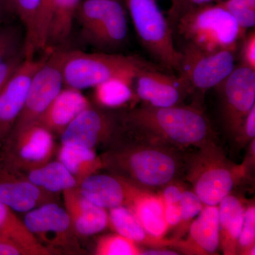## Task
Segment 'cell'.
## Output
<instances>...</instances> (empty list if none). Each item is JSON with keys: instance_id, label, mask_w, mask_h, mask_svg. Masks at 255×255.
Masks as SVG:
<instances>
[{"instance_id": "obj_1", "label": "cell", "mask_w": 255, "mask_h": 255, "mask_svg": "<svg viewBox=\"0 0 255 255\" xmlns=\"http://www.w3.org/2000/svg\"><path fill=\"white\" fill-rule=\"evenodd\" d=\"M124 129L135 137L174 148H199L215 142L209 119L196 106L155 107L142 105L121 115Z\"/></svg>"}, {"instance_id": "obj_2", "label": "cell", "mask_w": 255, "mask_h": 255, "mask_svg": "<svg viewBox=\"0 0 255 255\" xmlns=\"http://www.w3.org/2000/svg\"><path fill=\"white\" fill-rule=\"evenodd\" d=\"M137 137L135 142L102 156L105 168L113 169L141 189H157L173 182L184 170L178 149Z\"/></svg>"}, {"instance_id": "obj_3", "label": "cell", "mask_w": 255, "mask_h": 255, "mask_svg": "<svg viewBox=\"0 0 255 255\" xmlns=\"http://www.w3.org/2000/svg\"><path fill=\"white\" fill-rule=\"evenodd\" d=\"M255 162L248 157L243 163L231 162L216 142L197 148L186 163V179L204 206H218L246 177Z\"/></svg>"}, {"instance_id": "obj_4", "label": "cell", "mask_w": 255, "mask_h": 255, "mask_svg": "<svg viewBox=\"0 0 255 255\" xmlns=\"http://www.w3.org/2000/svg\"><path fill=\"white\" fill-rule=\"evenodd\" d=\"M183 46L206 52L237 51L246 31L219 3L204 5L188 11L172 26Z\"/></svg>"}, {"instance_id": "obj_5", "label": "cell", "mask_w": 255, "mask_h": 255, "mask_svg": "<svg viewBox=\"0 0 255 255\" xmlns=\"http://www.w3.org/2000/svg\"><path fill=\"white\" fill-rule=\"evenodd\" d=\"M64 85L76 90L95 88L116 77L134 78L142 68L154 67L141 58L114 53L59 51Z\"/></svg>"}, {"instance_id": "obj_6", "label": "cell", "mask_w": 255, "mask_h": 255, "mask_svg": "<svg viewBox=\"0 0 255 255\" xmlns=\"http://www.w3.org/2000/svg\"><path fill=\"white\" fill-rule=\"evenodd\" d=\"M140 43L164 68L178 73L182 53L174 43L173 31L156 0H124Z\"/></svg>"}, {"instance_id": "obj_7", "label": "cell", "mask_w": 255, "mask_h": 255, "mask_svg": "<svg viewBox=\"0 0 255 255\" xmlns=\"http://www.w3.org/2000/svg\"><path fill=\"white\" fill-rule=\"evenodd\" d=\"M76 17L84 39L98 49L116 50L127 41V12L120 0H82Z\"/></svg>"}, {"instance_id": "obj_8", "label": "cell", "mask_w": 255, "mask_h": 255, "mask_svg": "<svg viewBox=\"0 0 255 255\" xmlns=\"http://www.w3.org/2000/svg\"><path fill=\"white\" fill-rule=\"evenodd\" d=\"M55 147L53 134L35 122L11 130L0 147V163L25 172L50 162Z\"/></svg>"}, {"instance_id": "obj_9", "label": "cell", "mask_w": 255, "mask_h": 255, "mask_svg": "<svg viewBox=\"0 0 255 255\" xmlns=\"http://www.w3.org/2000/svg\"><path fill=\"white\" fill-rule=\"evenodd\" d=\"M179 76L187 83L189 94L203 95L219 86L236 68V51L206 52L182 47Z\"/></svg>"}, {"instance_id": "obj_10", "label": "cell", "mask_w": 255, "mask_h": 255, "mask_svg": "<svg viewBox=\"0 0 255 255\" xmlns=\"http://www.w3.org/2000/svg\"><path fill=\"white\" fill-rule=\"evenodd\" d=\"M216 88L221 100L223 126L228 135L236 139L255 106V70L243 64L236 66Z\"/></svg>"}, {"instance_id": "obj_11", "label": "cell", "mask_w": 255, "mask_h": 255, "mask_svg": "<svg viewBox=\"0 0 255 255\" xmlns=\"http://www.w3.org/2000/svg\"><path fill=\"white\" fill-rule=\"evenodd\" d=\"M23 222L37 241L57 253L60 250L75 252L80 248L70 216L57 202L48 203L28 211Z\"/></svg>"}, {"instance_id": "obj_12", "label": "cell", "mask_w": 255, "mask_h": 255, "mask_svg": "<svg viewBox=\"0 0 255 255\" xmlns=\"http://www.w3.org/2000/svg\"><path fill=\"white\" fill-rule=\"evenodd\" d=\"M64 87L58 50L52 51L33 75L23 110L12 130L37 122Z\"/></svg>"}, {"instance_id": "obj_13", "label": "cell", "mask_w": 255, "mask_h": 255, "mask_svg": "<svg viewBox=\"0 0 255 255\" xmlns=\"http://www.w3.org/2000/svg\"><path fill=\"white\" fill-rule=\"evenodd\" d=\"M121 115L90 106L79 114L60 134L62 144L95 149L117 136L123 129Z\"/></svg>"}, {"instance_id": "obj_14", "label": "cell", "mask_w": 255, "mask_h": 255, "mask_svg": "<svg viewBox=\"0 0 255 255\" xmlns=\"http://www.w3.org/2000/svg\"><path fill=\"white\" fill-rule=\"evenodd\" d=\"M132 85L137 99L144 105L155 107L179 105L190 95L187 83L180 76L162 73L156 66L137 71Z\"/></svg>"}, {"instance_id": "obj_15", "label": "cell", "mask_w": 255, "mask_h": 255, "mask_svg": "<svg viewBox=\"0 0 255 255\" xmlns=\"http://www.w3.org/2000/svg\"><path fill=\"white\" fill-rule=\"evenodd\" d=\"M46 58L23 60L0 92V147L21 113L33 75Z\"/></svg>"}, {"instance_id": "obj_16", "label": "cell", "mask_w": 255, "mask_h": 255, "mask_svg": "<svg viewBox=\"0 0 255 255\" xmlns=\"http://www.w3.org/2000/svg\"><path fill=\"white\" fill-rule=\"evenodd\" d=\"M58 194L43 190L22 172L0 163V200L14 212L26 213L58 201Z\"/></svg>"}, {"instance_id": "obj_17", "label": "cell", "mask_w": 255, "mask_h": 255, "mask_svg": "<svg viewBox=\"0 0 255 255\" xmlns=\"http://www.w3.org/2000/svg\"><path fill=\"white\" fill-rule=\"evenodd\" d=\"M82 195L105 209L128 207L141 189L125 178L110 174H93L78 185Z\"/></svg>"}, {"instance_id": "obj_18", "label": "cell", "mask_w": 255, "mask_h": 255, "mask_svg": "<svg viewBox=\"0 0 255 255\" xmlns=\"http://www.w3.org/2000/svg\"><path fill=\"white\" fill-rule=\"evenodd\" d=\"M219 245V206H204L191 223L188 237L184 241L172 239L169 248L185 255H209L216 254Z\"/></svg>"}, {"instance_id": "obj_19", "label": "cell", "mask_w": 255, "mask_h": 255, "mask_svg": "<svg viewBox=\"0 0 255 255\" xmlns=\"http://www.w3.org/2000/svg\"><path fill=\"white\" fill-rule=\"evenodd\" d=\"M65 209L77 236L87 237L102 232L109 226L107 209L82 195L78 187L63 192Z\"/></svg>"}, {"instance_id": "obj_20", "label": "cell", "mask_w": 255, "mask_h": 255, "mask_svg": "<svg viewBox=\"0 0 255 255\" xmlns=\"http://www.w3.org/2000/svg\"><path fill=\"white\" fill-rule=\"evenodd\" d=\"M92 106L80 90L64 87L37 121L52 133L60 134L77 117Z\"/></svg>"}, {"instance_id": "obj_21", "label": "cell", "mask_w": 255, "mask_h": 255, "mask_svg": "<svg viewBox=\"0 0 255 255\" xmlns=\"http://www.w3.org/2000/svg\"><path fill=\"white\" fill-rule=\"evenodd\" d=\"M218 206L219 247L225 255H238V239L247 206L241 198L231 194L226 196Z\"/></svg>"}, {"instance_id": "obj_22", "label": "cell", "mask_w": 255, "mask_h": 255, "mask_svg": "<svg viewBox=\"0 0 255 255\" xmlns=\"http://www.w3.org/2000/svg\"><path fill=\"white\" fill-rule=\"evenodd\" d=\"M139 220L146 232L152 237L162 239L169 226L164 217V204L162 196L142 190L128 206Z\"/></svg>"}, {"instance_id": "obj_23", "label": "cell", "mask_w": 255, "mask_h": 255, "mask_svg": "<svg viewBox=\"0 0 255 255\" xmlns=\"http://www.w3.org/2000/svg\"><path fill=\"white\" fill-rule=\"evenodd\" d=\"M58 160L73 174L78 184L85 178L105 168L102 156L97 155L95 149L74 144H61Z\"/></svg>"}, {"instance_id": "obj_24", "label": "cell", "mask_w": 255, "mask_h": 255, "mask_svg": "<svg viewBox=\"0 0 255 255\" xmlns=\"http://www.w3.org/2000/svg\"><path fill=\"white\" fill-rule=\"evenodd\" d=\"M109 225L118 234L136 243L157 248H169L170 245L171 240L159 239L146 232L136 216L127 206H119L110 209Z\"/></svg>"}, {"instance_id": "obj_25", "label": "cell", "mask_w": 255, "mask_h": 255, "mask_svg": "<svg viewBox=\"0 0 255 255\" xmlns=\"http://www.w3.org/2000/svg\"><path fill=\"white\" fill-rule=\"evenodd\" d=\"M25 173L28 180L37 187L53 194H58L79 185L77 179L59 160H50Z\"/></svg>"}, {"instance_id": "obj_26", "label": "cell", "mask_w": 255, "mask_h": 255, "mask_svg": "<svg viewBox=\"0 0 255 255\" xmlns=\"http://www.w3.org/2000/svg\"><path fill=\"white\" fill-rule=\"evenodd\" d=\"M82 0H54L47 33L46 49L68 41L73 26L74 18Z\"/></svg>"}, {"instance_id": "obj_27", "label": "cell", "mask_w": 255, "mask_h": 255, "mask_svg": "<svg viewBox=\"0 0 255 255\" xmlns=\"http://www.w3.org/2000/svg\"><path fill=\"white\" fill-rule=\"evenodd\" d=\"M0 235L17 242L33 252L35 255L58 254L43 246L28 231L22 221L18 219L13 210L0 200Z\"/></svg>"}, {"instance_id": "obj_28", "label": "cell", "mask_w": 255, "mask_h": 255, "mask_svg": "<svg viewBox=\"0 0 255 255\" xmlns=\"http://www.w3.org/2000/svg\"><path fill=\"white\" fill-rule=\"evenodd\" d=\"M133 78L116 77L97 85L94 88L95 102L104 109H117L135 100Z\"/></svg>"}, {"instance_id": "obj_29", "label": "cell", "mask_w": 255, "mask_h": 255, "mask_svg": "<svg viewBox=\"0 0 255 255\" xmlns=\"http://www.w3.org/2000/svg\"><path fill=\"white\" fill-rule=\"evenodd\" d=\"M15 16H17L24 28L25 59H33L38 52L36 26L42 0H11Z\"/></svg>"}, {"instance_id": "obj_30", "label": "cell", "mask_w": 255, "mask_h": 255, "mask_svg": "<svg viewBox=\"0 0 255 255\" xmlns=\"http://www.w3.org/2000/svg\"><path fill=\"white\" fill-rule=\"evenodd\" d=\"M142 251L136 243L118 233L101 237L95 248L97 255H141Z\"/></svg>"}, {"instance_id": "obj_31", "label": "cell", "mask_w": 255, "mask_h": 255, "mask_svg": "<svg viewBox=\"0 0 255 255\" xmlns=\"http://www.w3.org/2000/svg\"><path fill=\"white\" fill-rule=\"evenodd\" d=\"M24 41L20 26L11 21L0 23V63L23 51Z\"/></svg>"}, {"instance_id": "obj_32", "label": "cell", "mask_w": 255, "mask_h": 255, "mask_svg": "<svg viewBox=\"0 0 255 255\" xmlns=\"http://www.w3.org/2000/svg\"><path fill=\"white\" fill-rule=\"evenodd\" d=\"M255 206L246 207L241 234L238 239V255H255Z\"/></svg>"}, {"instance_id": "obj_33", "label": "cell", "mask_w": 255, "mask_h": 255, "mask_svg": "<svg viewBox=\"0 0 255 255\" xmlns=\"http://www.w3.org/2000/svg\"><path fill=\"white\" fill-rule=\"evenodd\" d=\"M227 10L245 31L255 26V9L245 0H221L218 1Z\"/></svg>"}, {"instance_id": "obj_34", "label": "cell", "mask_w": 255, "mask_h": 255, "mask_svg": "<svg viewBox=\"0 0 255 255\" xmlns=\"http://www.w3.org/2000/svg\"><path fill=\"white\" fill-rule=\"evenodd\" d=\"M182 218L179 224L182 228L200 214L204 207L200 198L194 191L184 190L180 201Z\"/></svg>"}, {"instance_id": "obj_35", "label": "cell", "mask_w": 255, "mask_h": 255, "mask_svg": "<svg viewBox=\"0 0 255 255\" xmlns=\"http://www.w3.org/2000/svg\"><path fill=\"white\" fill-rule=\"evenodd\" d=\"M54 0H42L41 9L36 26V42L38 51L46 49L48 26Z\"/></svg>"}, {"instance_id": "obj_36", "label": "cell", "mask_w": 255, "mask_h": 255, "mask_svg": "<svg viewBox=\"0 0 255 255\" xmlns=\"http://www.w3.org/2000/svg\"><path fill=\"white\" fill-rule=\"evenodd\" d=\"M214 2L215 0H171V6L167 17L171 27L172 28L177 20L188 11Z\"/></svg>"}, {"instance_id": "obj_37", "label": "cell", "mask_w": 255, "mask_h": 255, "mask_svg": "<svg viewBox=\"0 0 255 255\" xmlns=\"http://www.w3.org/2000/svg\"><path fill=\"white\" fill-rule=\"evenodd\" d=\"M241 47L242 64L255 70V31L246 33Z\"/></svg>"}, {"instance_id": "obj_38", "label": "cell", "mask_w": 255, "mask_h": 255, "mask_svg": "<svg viewBox=\"0 0 255 255\" xmlns=\"http://www.w3.org/2000/svg\"><path fill=\"white\" fill-rule=\"evenodd\" d=\"M255 137V106L252 109L244 123L242 125L241 130L237 137L235 139L241 147L251 142Z\"/></svg>"}, {"instance_id": "obj_39", "label": "cell", "mask_w": 255, "mask_h": 255, "mask_svg": "<svg viewBox=\"0 0 255 255\" xmlns=\"http://www.w3.org/2000/svg\"><path fill=\"white\" fill-rule=\"evenodd\" d=\"M24 60V52L22 51L0 63V92L15 70Z\"/></svg>"}, {"instance_id": "obj_40", "label": "cell", "mask_w": 255, "mask_h": 255, "mask_svg": "<svg viewBox=\"0 0 255 255\" xmlns=\"http://www.w3.org/2000/svg\"><path fill=\"white\" fill-rule=\"evenodd\" d=\"M0 255H35L27 248L13 241L11 238L0 235Z\"/></svg>"}, {"instance_id": "obj_41", "label": "cell", "mask_w": 255, "mask_h": 255, "mask_svg": "<svg viewBox=\"0 0 255 255\" xmlns=\"http://www.w3.org/2000/svg\"><path fill=\"white\" fill-rule=\"evenodd\" d=\"M164 217L169 228L178 226L182 218L180 202L177 204H164Z\"/></svg>"}, {"instance_id": "obj_42", "label": "cell", "mask_w": 255, "mask_h": 255, "mask_svg": "<svg viewBox=\"0 0 255 255\" xmlns=\"http://www.w3.org/2000/svg\"><path fill=\"white\" fill-rule=\"evenodd\" d=\"M184 190L178 184H173V182L169 183L164 187L162 195H161L164 204H177L180 202Z\"/></svg>"}, {"instance_id": "obj_43", "label": "cell", "mask_w": 255, "mask_h": 255, "mask_svg": "<svg viewBox=\"0 0 255 255\" xmlns=\"http://www.w3.org/2000/svg\"><path fill=\"white\" fill-rule=\"evenodd\" d=\"M14 16L11 0H0V23L11 22Z\"/></svg>"}, {"instance_id": "obj_44", "label": "cell", "mask_w": 255, "mask_h": 255, "mask_svg": "<svg viewBox=\"0 0 255 255\" xmlns=\"http://www.w3.org/2000/svg\"><path fill=\"white\" fill-rule=\"evenodd\" d=\"M142 255H178L177 251L166 250L164 248H157V249L147 250L142 251Z\"/></svg>"}, {"instance_id": "obj_45", "label": "cell", "mask_w": 255, "mask_h": 255, "mask_svg": "<svg viewBox=\"0 0 255 255\" xmlns=\"http://www.w3.org/2000/svg\"><path fill=\"white\" fill-rule=\"evenodd\" d=\"M248 4L251 5L252 7L255 9V0H245Z\"/></svg>"}, {"instance_id": "obj_46", "label": "cell", "mask_w": 255, "mask_h": 255, "mask_svg": "<svg viewBox=\"0 0 255 255\" xmlns=\"http://www.w3.org/2000/svg\"><path fill=\"white\" fill-rule=\"evenodd\" d=\"M219 1H221V0H215V2H218Z\"/></svg>"}]
</instances>
